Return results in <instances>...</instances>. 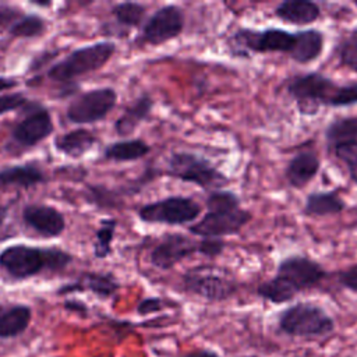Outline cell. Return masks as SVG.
I'll list each match as a JSON object with an SVG mask.
<instances>
[{"label": "cell", "instance_id": "cell-35", "mask_svg": "<svg viewBox=\"0 0 357 357\" xmlns=\"http://www.w3.org/2000/svg\"><path fill=\"white\" fill-rule=\"evenodd\" d=\"M226 247H227V243L225 241V238L202 237V238H198L197 254H201L205 258L213 259L216 257H220L226 250Z\"/></svg>", "mask_w": 357, "mask_h": 357}, {"label": "cell", "instance_id": "cell-7", "mask_svg": "<svg viewBox=\"0 0 357 357\" xmlns=\"http://www.w3.org/2000/svg\"><path fill=\"white\" fill-rule=\"evenodd\" d=\"M336 82L319 73L310 71L291 77L286 82V92L294 100L301 116L314 117L322 106H326Z\"/></svg>", "mask_w": 357, "mask_h": 357}, {"label": "cell", "instance_id": "cell-1", "mask_svg": "<svg viewBox=\"0 0 357 357\" xmlns=\"http://www.w3.org/2000/svg\"><path fill=\"white\" fill-rule=\"evenodd\" d=\"M325 278L326 271L318 261L291 254L279 261L273 278L258 284L257 296L272 304H284L298 293L317 287Z\"/></svg>", "mask_w": 357, "mask_h": 357}, {"label": "cell", "instance_id": "cell-18", "mask_svg": "<svg viewBox=\"0 0 357 357\" xmlns=\"http://www.w3.org/2000/svg\"><path fill=\"white\" fill-rule=\"evenodd\" d=\"M153 106L155 100L148 92H142L141 95H138L116 119L113 124L114 134L121 137L123 139L134 134L139 124L149 119Z\"/></svg>", "mask_w": 357, "mask_h": 357}, {"label": "cell", "instance_id": "cell-26", "mask_svg": "<svg viewBox=\"0 0 357 357\" xmlns=\"http://www.w3.org/2000/svg\"><path fill=\"white\" fill-rule=\"evenodd\" d=\"M324 137L331 151L335 146L357 141V116H346L332 120L326 126Z\"/></svg>", "mask_w": 357, "mask_h": 357}, {"label": "cell", "instance_id": "cell-12", "mask_svg": "<svg viewBox=\"0 0 357 357\" xmlns=\"http://www.w3.org/2000/svg\"><path fill=\"white\" fill-rule=\"evenodd\" d=\"M184 10L177 4H165L142 24L137 45L160 46L178 38L184 29Z\"/></svg>", "mask_w": 357, "mask_h": 357}, {"label": "cell", "instance_id": "cell-28", "mask_svg": "<svg viewBox=\"0 0 357 357\" xmlns=\"http://www.w3.org/2000/svg\"><path fill=\"white\" fill-rule=\"evenodd\" d=\"M85 201L99 209H119L124 202L120 188L107 187L105 184H88L84 191Z\"/></svg>", "mask_w": 357, "mask_h": 357}, {"label": "cell", "instance_id": "cell-29", "mask_svg": "<svg viewBox=\"0 0 357 357\" xmlns=\"http://www.w3.org/2000/svg\"><path fill=\"white\" fill-rule=\"evenodd\" d=\"M110 14L116 20L117 25L126 29L141 28L145 22L146 6L137 1H121L112 6Z\"/></svg>", "mask_w": 357, "mask_h": 357}, {"label": "cell", "instance_id": "cell-11", "mask_svg": "<svg viewBox=\"0 0 357 357\" xmlns=\"http://www.w3.org/2000/svg\"><path fill=\"white\" fill-rule=\"evenodd\" d=\"M181 286L185 293L206 301L229 300L238 290V284L233 278L216 271L213 266H194L185 271L181 276Z\"/></svg>", "mask_w": 357, "mask_h": 357}, {"label": "cell", "instance_id": "cell-6", "mask_svg": "<svg viewBox=\"0 0 357 357\" xmlns=\"http://www.w3.org/2000/svg\"><path fill=\"white\" fill-rule=\"evenodd\" d=\"M278 326L293 337H321L335 329V321L321 305L300 301L279 314Z\"/></svg>", "mask_w": 357, "mask_h": 357}, {"label": "cell", "instance_id": "cell-38", "mask_svg": "<svg viewBox=\"0 0 357 357\" xmlns=\"http://www.w3.org/2000/svg\"><path fill=\"white\" fill-rule=\"evenodd\" d=\"M166 307L165 300L160 297H145L137 304V314L141 317H146L151 314L160 312Z\"/></svg>", "mask_w": 357, "mask_h": 357}, {"label": "cell", "instance_id": "cell-25", "mask_svg": "<svg viewBox=\"0 0 357 357\" xmlns=\"http://www.w3.org/2000/svg\"><path fill=\"white\" fill-rule=\"evenodd\" d=\"M152 146L142 138H124L110 142L102 152V159L114 163L135 162L145 158Z\"/></svg>", "mask_w": 357, "mask_h": 357}, {"label": "cell", "instance_id": "cell-20", "mask_svg": "<svg viewBox=\"0 0 357 357\" xmlns=\"http://www.w3.org/2000/svg\"><path fill=\"white\" fill-rule=\"evenodd\" d=\"M98 141L99 138L93 131L85 127H77L56 135L53 139V146L59 153L70 159H81L93 149Z\"/></svg>", "mask_w": 357, "mask_h": 357}, {"label": "cell", "instance_id": "cell-45", "mask_svg": "<svg viewBox=\"0 0 357 357\" xmlns=\"http://www.w3.org/2000/svg\"><path fill=\"white\" fill-rule=\"evenodd\" d=\"M353 6H354V7H357V0H353Z\"/></svg>", "mask_w": 357, "mask_h": 357}, {"label": "cell", "instance_id": "cell-36", "mask_svg": "<svg viewBox=\"0 0 357 357\" xmlns=\"http://www.w3.org/2000/svg\"><path fill=\"white\" fill-rule=\"evenodd\" d=\"M57 54H59V50L56 49L40 50L39 53L32 56V59L29 60L26 66V74H38L45 67L49 68L53 64V60L57 57Z\"/></svg>", "mask_w": 357, "mask_h": 357}, {"label": "cell", "instance_id": "cell-23", "mask_svg": "<svg viewBox=\"0 0 357 357\" xmlns=\"http://www.w3.org/2000/svg\"><path fill=\"white\" fill-rule=\"evenodd\" d=\"M344 208L346 202L337 191H312L307 194L301 212L308 218H326L342 213Z\"/></svg>", "mask_w": 357, "mask_h": 357}, {"label": "cell", "instance_id": "cell-22", "mask_svg": "<svg viewBox=\"0 0 357 357\" xmlns=\"http://www.w3.org/2000/svg\"><path fill=\"white\" fill-rule=\"evenodd\" d=\"M325 49V35L315 28L296 31V42L290 59L298 64H310L321 57Z\"/></svg>", "mask_w": 357, "mask_h": 357}, {"label": "cell", "instance_id": "cell-39", "mask_svg": "<svg viewBox=\"0 0 357 357\" xmlns=\"http://www.w3.org/2000/svg\"><path fill=\"white\" fill-rule=\"evenodd\" d=\"M337 282L342 287L357 294V262L337 273Z\"/></svg>", "mask_w": 357, "mask_h": 357}, {"label": "cell", "instance_id": "cell-3", "mask_svg": "<svg viewBox=\"0 0 357 357\" xmlns=\"http://www.w3.org/2000/svg\"><path fill=\"white\" fill-rule=\"evenodd\" d=\"M117 45L112 40H99L71 50L66 57L54 61L46 70V78L59 85L75 84L77 78L102 70L116 54Z\"/></svg>", "mask_w": 357, "mask_h": 357}, {"label": "cell", "instance_id": "cell-21", "mask_svg": "<svg viewBox=\"0 0 357 357\" xmlns=\"http://www.w3.org/2000/svg\"><path fill=\"white\" fill-rule=\"evenodd\" d=\"M273 15L290 25H310L321 18L322 13L317 3L310 0H283L273 8Z\"/></svg>", "mask_w": 357, "mask_h": 357}, {"label": "cell", "instance_id": "cell-15", "mask_svg": "<svg viewBox=\"0 0 357 357\" xmlns=\"http://www.w3.org/2000/svg\"><path fill=\"white\" fill-rule=\"evenodd\" d=\"M21 219L28 229L47 240L60 237L67 227L64 215L57 208L47 204L24 205Z\"/></svg>", "mask_w": 357, "mask_h": 357}, {"label": "cell", "instance_id": "cell-33", "mask_svg": "<svg viewBox=\"0 0 357 357\" xmlns=\"http://www.w3.org/2000/svg\"><path fill=\"white\" fill-rule=\"evenodd\" d=\"M332 151L337 160L344 165L350 180L357 184V141L335 146Z\"/></svg>", "mask_w": 357, "mask_h": 357}, {"label": "cell", "instance_id": "cell-9", "mask_svg": "<svg viewBox=\"0 0 357 357\" xmlns=\"http://www.w3.org/2000/svg\"><path fill=\"white\" fill-rule=\"evenodd\" d=\"M21 112L22 116L10 130V141L13 146L28 151L53 134L54 123L50 110L38 100L31 99Z\"/></svg>", "mask_w": 357, "mask_h": 357}, {"label": "cell", "instance_id": "cell-8", "mask_svg": "<svg viewBox=\"0 0 357 357\" xmlns=\"http://www.w3.org/2000/svg\"><path fill=\"white\" fill-rule=\"evenodd\" d=\"M202 212V206L191 197L169 195L138 208L137 216L148 225L184 226L192 225Z\"/></svg>", "mask_w": 357, "mask_h": 357}, {"label": "cell", "instance_id": "cell-34", "mask_svg": "<svg viewBox=\"0 0 357 357\" xmlns=\"http://www.w3.org/2000/svg\"><path fill=\"white\" fill-rule=\"evenodd\" d=\"M29 102H31V99L21 91L1 93L0 95V116L7 114L14 110H21Z\"/></svg>", "mask_w": 357, "mask_h": 357}, {"label": "cell", "instance_id": "cell-30", "mask_svg": "<svg viewBox=\"0 0 357 357\" xmlns=\"http://www.w3.org/2000/svg\"><path fill=\"white\" fill-rule=\"evenodd\" d=\"M117 219L103 218L95 230V240L92 244V255L96 259H106L113 254V240L116 237Z\"/></svg>", "mask_w": 357, "mask_h": 357}, {"label": "cell", "instance_id": "cell-10", "mask_svg": "<svg viewBox=\"0 0 357 357\" xmlns=\"http://www.w3.org/2000/svg\"><path fill=\"white\" fill-rule=\"evenodd\" d=\"M117 91L113 86H98L74 96L66 107V117L77 126L95 124L105 120L117 105Z\"/></svg>", "mask_w": 357, "mask_h": 357}, {"label": "cell", "instance_id": "cell-24", "mask_svg": "<svg viewBox=\"0 0 357 357\" xmlns=\"http://www.w3.org/2000/svg\"><path fill=\"white\" fill-rule=\"evenodd\" d=\"M32 321V308L28 304H0V339H13L22 335Z\"/></svg>", "mask_w": 357, "mask_h": 357}, {"label": "cell", "instance_id": "cell-14", "mask_svg": "<svg viewBox=\"0 0 357 357\" xmlns=\"http://www.w3.org/2000/svg\"><path fill=\"white\" fill-rule=\"evenodd\" d=\"M198 240L184 233H165L149 252V262L159 271H170L185 258L197 254Z\"/></svg>", "mask_w": 357, "mask_h": 357}, {"label": "cell", "instance_id": "cell-2", "mask_svg": "<svg viewBox=\"0 0 357 357\" xmlns=\"http://www.w3.org/2000/svg\"><path fill=\"white\" fill-rule=\"evenodd\" d=\"M74 255L59 247H39L15 243L0 251V271L20 282L42 273H60L73 262Z\"/></svg>", "mask_w": 357, "mask_h": 357}, {"label": "cell", "instance_id": "cell-4", "mask_svg": "<svg viewBox=\"0 0 357 357\" xmlns=\"http://www.w3.org/2000/svg\"><path fill=\"white\" fill-rule=\"evenodd\" d=\"M162 174L194 184L208 192L223 190L230 183V177L209 159L188 151L173 152L167 158L166 169Z\"/></svg>", "mask_w": 357, "mask_h": 357}, {"label": "cell", "instance_id": "cell-40", "mask_svg": "<svg viewBox=\"0 0 357 357\" xmlns=\"http://www.w3.org/2000/svg\"><path fill=\"white\" fill-rule=\"evenodd\" d=\"M63 307H64V310H67L70 312H75L82 317L88 315V312H89V307L78 298H66L63 301Z\"/></svg>", "mask_w": 357, "mask_h": 357}, {"label": "cell", "instance_id": "cell-17", "mask_svg": "<svg viewBox=\"0 0 357 357\" xmlns=\"http://www.w3.org/2000/svg\"><path fill=\"white\" fill-rule=\"evenodd\" d=\"M321 170V159L317 152L304 149L291 156L284 167L286 183L296 190L308 185Z\"/></svg>", "mask_w": 357, "mask_h": 357}, {"label": "cell", "instance_id": "cell-5", "mask_svg": "<svg viewBox=\"0 0 357 357\" xmlns=\"http://www.w3.org/2000/svg\"><path fill=\"white\" fill-rule=\"evenodd\" d=\"M294 42L296 32H290L283 28H238L227 38V47L234 57H250V54L269 53L290 56Z\"/></svg>", "mask_w": 357, "mask_h": 357}, {"label": "cell", "instance_id": "cell-41", "mask_svg": "<svg viewBox=\"0 0 357 357\" xmlns=\"http://www.w3.org/2000/svg\"><path fill=\"white\" fill-rule=\"evenodd\" d=\"M18 85H20L18 78L8 77V75H0V95L6 91L15 89Z\"/></svg>", "mask_w": 357, "mask_h": 357}, {"label": "cell", "instance_id": "cell-32", "mask_svg": "<svg viewBox=\"0 0 357 357\" xmlns=\"http://www.w3.org/2000/svg\"><path fill=\"white\" fill-rule=\"evenodd\" d=\"M357 105V81L336 84L326 106L329 107H349Z\"/></svg>", "mask_w": 357, "mask_h": 357}, {"label": "cell", "instance_id": "cell-19", "mask_svg": "<svg viewBox=\"0 0 357 357\" xmlns=\"http://www.w3.org/2000/svg\"><path fill=\"white\" fill-rule=\"evenodd\" d=\"M47 181L46 173L33 162L10 165L0 169V188L29 190L32 187L45 184Z\"/></svg>", "mask_w": 357, "mask_h": 357}, {"label": "cell", "instance_id": "cell-13", "mask_svg": "<svg viewBox=\"0 0 357 357\" xmlns=\"http://www.w3.org/2000/svg\"><path fill=\"white\" fill-rule=\"evenodd\" d=\"M252 219V213L244 208H227L206 211V213L195 223L188 226V231L199 238L238 234Z\"/></svg>", "mask_w": 357, "mask_h": 357}, {"label": "cell", "instance_id": "cell-42", "mask_svg": "<svg viewBox=\"0 0 357 357\" xmlns=\"http://www.w3.org/2000/svg\"><path fill=\"white\" fill-rule=\"evenodd\" d=\"M180 357H220L218 353L212 351V350H208V349H202V350H195V351H191V353H187L184 356H180Z\"/></svg>", "mask_w": 357, "mask_h": 357}, {"label": "cell", "instance_id": "cell-44", "mask_svg": "<svg viewBox=\"0 0 357 357\" xmlns=\"http://www.w3.org/2000/svg\"><path fill=\"white\" fill-rule=\"evenodd\" d=\"M31 4L43 8V7H50V6H52V1H31Z\"/></svg>", "mask_w": 357, "mask_h": 357}, {"label": "cell", "instance_id": "cell-37", "mask_svg": "<svg viewBox=\"0 0 357 357\" xmlns=\"http://www.w3.org/2000/svg\"><path fill=\"white\" fill-rule=\"evenodd\" d=\"M24 14H25V11L18 6L1 3L0 4V29L7 31Z\"/></svg>", "mask_w": 357, "mask_h": 357}, {"label": "cell", "instance_id": "cell-43", "mask_svg": "<svg viewBox=\"0 0 357 357\" xmlns=\"http://www.w3.org/2000/svg\"><path fill=\"white\" fill-rule=\"evenodd\" d=\"M10 206H11L10 202L8 204H0V230L4 226V223H6V220H7L8 215H10Z\"/></svg>", "mask_w": 357, "mask_h": 357}, {"label": "cell", "instance_id": "cell-27", "mask_svg": "<svg viewBox=\"0 0 357 357\" xmlns=\"http://www.w3.org/2000/svg\"><path fill=\"white\" fill-rule=\"evenodd\" d=\"M49 21L36 13H25L8 29L7 33L14 39H36L46 33Z\"/></svg>", "mask_w": 357, "mask_h": 357}, {"label": "cell", "instance_id": "cell-31", "mask_svg": "<svg viewBox=\"0 0 357 357\" xmlns=\"http://www.w3.org/2000/svg\"><path fill=\"white\" fill-rule=\"evenodd\" d=\"M335 54L339 67L357 74V28L350 29L340 36L335 46Z\"/></svg>", "mask_w": 357, "mask_h": 357}, {"label": "cell", "instance_id": "cell-16", "mask_svg": "<svg viewBox=\"0 0 357 357\" xmlns=\"http://www.w3.org/2000/svg\"><path fill=\"white\" fill-rule=\"evenodd\" d=\"M121 284L112 272H82L73 282L63 283L57 287V296H70L74 293L89 291L93 296L107 300L117 294Z\"/></svg>", "mask_w": 357, "mask_h": 357}]
</instances>
